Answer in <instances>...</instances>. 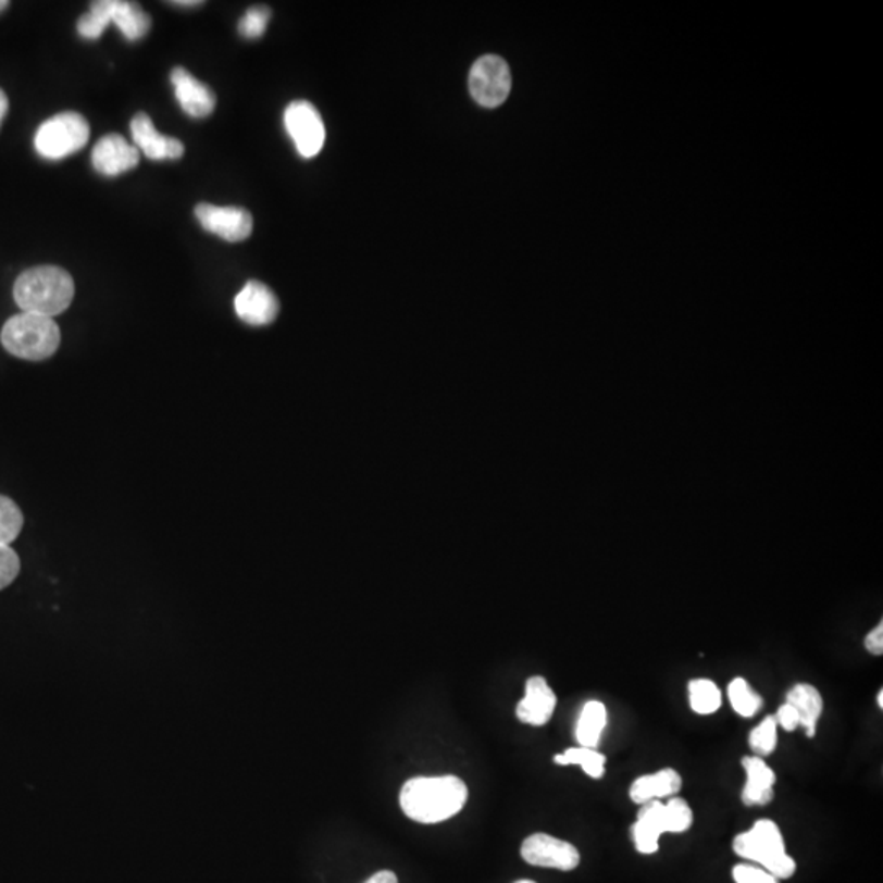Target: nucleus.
Listing matches in <instances>:
<instances>
[{
	"instance_id": "28",
	"label": "nucleus",
	"mask_w": 883,
	"mask_h": 883,
	"mask_svg": "<svg viewBox=\"0 0 883 883\" xmlns=\"http://www.w3.org/2000/svg\"><path fill=\"white\" fill-rule=\"evenodd\" d=\"M668 833H684L693 826L694 814L683 798L671 797L667 805Z\"/></svg>"
},
{
	"instance_id": "30",
	"label": "nucleus",
	"mask_w": 883,
	"mask_h": 883,
	"mask_svg": "<svg viewBox=\"0 0 883 883\" xmlns=\"http://www.w3.org/2000/svg\"><path fill=\"white\" fill-rule=\"evenodd\" d=\"M733 879L736 883H779L775 876L759 867L749 863H738L733 867Z\"/></svg>"
},
{
	"instance_id": "9",
	"label": "nucleus",
	"mask_w": 883,
	"mask_h": 883,
	"mask_svg": "<svg viewBox=\"0 0 883 883\" xmlns=\"http://www.w3.org/2000/svg\"><path fill=\"white\" fill-rule=\"evenodd\" d=\"M521 854L531 866L548 867L564 872L576 869L581 860L580 853L573 844L545 833L528 836L522 844Z\"/></svg>"
},
{
	"instance_id": "7",
	"label": "nucleus",
	"mask_w": 883,
	"mask_h": 883,
	"mask_svg": "<svg viewBox=\"0 0 883 883\" xmlns=\"http://www.w3.org/2000/svg\"><path fill=\"white\" fill-rule=\"evenodd\" d=\"M284 123L298 154L307 159L320 154L326 141V128L313 103L295 100L285 110Z\"/></svg>"
},
{
	"instance_id": "11",
	"label": "nucleus",
	"mask_w": 883,
	"mask_h": 883,
	"mask_svg": "<svg viewBox=\"0 0 883 883\" xmlns=\"http://www.w3.org/2000/svg\"><path fill=\"white\" fill-rule=\"evenodd\" d=\"M92 164L99 174L115 177L139 164V151L123 136L107 135L94 148Z\"/></svg>"
},
{
	"instance_id": "24",
	"label": "nucleus",
	"mask_w": 883,
	"mask_h": 883,
	"mask_svg": "<svg viewBox=\"0 0 883 883\" xmlns=\"http://www.w3.org/2000/svg\"><path fill=\"white\" fill-rule=\"evenodd\" d=\"M730 702L733 710L745 719H751L762 709V697L749 686L748 681L736 677L729 686Z\"/></svg>"
},
{
	"instance_id": "36",
	"label": "nucleus",
	"mask_w": 883,
	"mask_h": 883,
	"mask_svg": "<svg viewBox=\"0 0 883 883\" xmlns=\"http://www.w3.org/2000/svg\"><path fill=\"white\" fill-rule=\"evenodd\" d=\"M9 8L8 0H0V12L5 11Z\"/></svg>"
},
{
	"instance_id": "12",
	"label": "nucleus",
	"mask_w": 883,
	"mask_h": 883,
	"mask_svg": "<svg viewBox=\"0 0 883 883\" xmlns=\"http://www.w3.org/2000/svg\"><path fill=\"white\" fill-rule=\"evenodd\" d=\"M175 97L187 115L194 119H204L211 115L216 107V96L207 84L195 79L184 67H175L171 74Z\"/></svg>"
},
{
	"instance_id": "3",
	"label": "nucleus",
	"mask_w": 883,
	"mask_h": 883,
	"mask_svg": "<svg viewBox=\"0 0 883 883\" xmlns=\"http://www.w3.org/2000/svg\"><path fill=\"white\" fill-rule=\"evenodd\" d=\"M0 340L12 356L40 362L57 352L61 344V331L53 318L21 313L4 324Z\"/></svg>"
},
{
	"instance_id": "4",
	"label": "nucleus",
	"mask_w": 883,
	"mask_h": 883,
	"mask_svg": "<svg viewBox=\"0 0 883 883\" xmlns=\"http://www.w3.org/2000/svg\"><path fill=\"white\" fill-rule=\"evenodd\" d=\"M733 849L743 859L761 863L778 880L791 879L797 869L795 860L785 853L781 830L772 820L756 821L751 830L735 837Z\"/></svg>"
},
{
	"instance_id": "13",
	"label": "nucleus",
	"mask_w": 883,
	"mask_h": 883,
	"mask_svg": "<svg viewBox=\"0 0 883 883\" xmlns=\"http://www.w3.org/2000/svg\"><path fill=\"white\" fill-rule=\"evenodd\" d=\"M132 135L136 148L141 149L146 158L152 159V161H164V159L175 161L184 156L182 141L171 138V136H162L146 113H138L132 120Z\"/></svg>"
},
{
	"instance_id": "17",
	"label": "nucleus",
	"mask_w": 883,
	"mask_h": 883,
	"mask_svg": "<svg viewBox=\"0 0 883 883\" xmlns=\"http://www.w3.org/2000/svg\"><path fill=\"white\" fill-rule=\"evenodd\" d=\"M683 788V778L674 769H661L656 774L642 775L633 782L630 787V798L635 804L643 805L646 801L658 800V798L674 797Z\"/></svg>"
},
{
	"instance_id": "38",
	"label": "nucleus",
	"mask_w": 883,
	"mask_h": 883,
	"mask_svg": "<svg viewBox=\"0 0 883 883\" xmlns=\"http://www.w3.org/2000/svg\"><path fill=\"white\" fill-rule=\"evenodd\" d=\"M515 883H535V882H532V880H519V882Z\"/></svg>"
},
{
	"instance_id": "21",
	"label": "nucleus",
	"mask_w": 883,
	"mask_h": 883,
	"mask_svg": "<svg viewBox=\"0 0 883 883\" xmlns=\"http://www.w3.org/2000/svg\"><path fill=\"white\" fill-rule=\"evenodd\" d=\"M691 709L699 716H712L722 707V693L710 680H693L689 683Z\"/></svg>"
},
{
	"instance_id": "18",
	"label": "nucleus",
	"mask_w": 883,
	"mask_h": 883,
	"mask_svg": "<svg viewBox=\"0 0 883 883\" xmlns=\"http://www.w3.org/2000/svg\"><path fill=\"white\" fill-rule=\"evenodd\" d=\"M787 704L798 713L800 726L807 730L808 738L817 735L818 720L823 712V699L811 684H797L787 693Z\"/></svg>"
},
{
	"instance_id": "25",
	"label": "nucleus",
	"mask_w": 883,
	"mask_h": 883,
	"mask_svg": "<svg viewBox=\"0 0 883 883\" xmlns=\"http://www.w3.org/2000/svg\"><path fill=\"white\" fill-rule=\"evenodd\" d=\"M24 514L8 496L0 495V545H9L21 535Z\"/></svg>"
},
{
	"instance_id": "29",
	"label": "nucleus",
	"mask_w": 883,
	"mask_h": 883,
	"mask_svg": "<svg viewBox=\"0 0 883 883\" xmlns=\"http://www.w3.org/2000/svg\"><path fill=\"white\" fill-rule=\"evenodd\" d=\"M21 573V558L14 548L0 545V590L11 586Z\"/></svg>"
},
{
	"instance_id": "8",
	"label": "nucleus",
	"mask_w": 883,
	"mask_h": 883,
	"mask_svg": "<svg viewBox=\"0 0 883 883\" xmlns=\"http://www.w3.org/2000/svg\"><path fill=\"white\" fill-rule=\"evenodd\" d=\"M195 216L203 229L228 242L245 241L254 228L251 213L245 208L198 203Z\"/></svg>"
},
{
	"instance_id": "23",
	"label": "nucleus",
	"mask_w": 883,
	"mask_h": 883,
	"mask_svg": "<svg viewBox=\"0 0 883 883\" xmlns=\"http://www.w3.org/2000/svg\"><path fill=\"white\" fill-rule=\"evenodd\" d=\"M112 24V0H99L90 4L89 14L83 15L77 22V32L86 40H97Z\"/></svg>"
},
{
	"instance_id": "37",
	"label": "nucleus",
	"mask_w": 883,
	"mask_h": 883,
	"mask_svg": "<svg viewBox=\"0 0 883 883\" xmlns=\"http://www.w3.org/2000/svg\"><path fill=\"white\" fill-rule=\"evenodd\" d=\"M882 699H883V691H880V693H879V707H880V709H882V707H883V700Z\"/></svg>"
},
{
	"instance_id": "34",
	"label": "nucleus",
	"mask_w": 883,
	"mask_h": 883,
	"mask_svg": "<svg viewBox=\"0 0 883 883\" xmlns=\"http://www.w3.org/2000/svg\"><path fill=\"white\" fill-rule=\"evenodd\" d=\"M9 112V99L4 90L0 89V125L4 122L5 115Z\"/></svg>"
},
{
	"instance_id": "19",
	"label": "nucleus",
	"mask_w": 883,
	"mask_h": 883,
	"mask_svg": "<svg viewBox=\"0 0 883 883\" xmlns=\"http://www.w3.org/2000/svg\"><path fill=\"white\" fill-rule=\"evenodd\" d=\"M112 22L128 41L141 40L151 28V17L138 4L123 0H112Z\"/></svg>"
},
{
	"instance_id": "32",
	"label": "nucleus",
	"mask_w": 883,
	"mask_h": 883,
	"mask_svg": "<svg viewBox=\"0 0 883 883\" xmlns=\"http://www.w3.org/2000/svg\"><path fill=\"white\" fill-rule=\"evenodd\" d=\"M867 651L880 656L883 652V625L882 622L866 636Z\"/></svg>"
},
{
	"instance_id": "5",
	"label": "nucleus",
	"mask_w": 883,
	"mask_h": 883,
	"mask_svg": "<svg viewBox=\"0 0 883 883\" xmlns=\"http://www.w3.org/2000/svg\"><path fill=\"white\" fill-rule=\"evenodd\" d=\"M89 136V123L80 113L64 112L51 116L38 128L35 149L41 158L58 161L80 151Z\"/></svg>"
},
{
	"instance_id": "31",
	"label": "nucleus",
	"mask_w": 883,
	"mask_h": 883,
	"mask_svg": "<svg viewBox=\"0 0 883 883\" xmlns=\"http://www.w3.org/2000/svg\"><path fill=\"white\" fill-rule=\"evenodd\" d=\"M775 722L778 725H781L785 732H794L800 726V720H798V713L795 712L794 707L788 706L787 702L784 706L779 707L778 716H775Z\"/></svg>"
},
{
	"instance_id": "35",
	"label": "nucleus",
	"mask_w": 883,
	"mask_h": 883,
	"mask_svg": "<svg viewBox=\"0 0 883 883\" xmlns=\"http://www.w3.org/2000/svg\"><path fill=\"white\" fill-rule=\"evenodd\" d=\"M171 4L177 5V8H195V5H201V2L200 0H175Z\"/></svg>"
},
{
	"instance_id": "14",
	"label": "nucleus",
	"mask_w": 883,
	"mask_h": 883,
	"mask_svg": "<svg viewBox=\"0 0 883 883\" xmlns=\"http://www.w3.org/2000/svg\"><path fill=\"white\" fill-rule=\"evenodd\" d=\"M557 707L555 696L547 681L540 676L531 677L525 686V697L518 704V719L527 725L544 726L550 722Z\"/></svg>"
},
{
	"instance_id": "20",
	"label": "nucleus",
	"mask_w": 883,
	"mask_h": 883,
	"mask_svg": "<svg viewBox=\"0 0 883 883\" xmlns=\"http://www.w3.org/2000/svg\"><path fill=\"white\" fill-rule=\"evenodd\" d=\"M607 723V710L602 702L590 700L583 707L580 722L576 726V738L583 748H596L599 745L600 735Z\"/></svg>"
},
{
	"instance_id": "33",
	"label": "nucleus",
	"mask_w": 883,
	"mask_h": 883,
	"mask_svg": "<svg viewBox=\"0 0 883 883\" xmlns=\"http://www.w3.org/2000/svg\"><path fill=\"white\" fill-rule=\"evenodd\" d=\"M365 883H398V876L389 870H382L376 872L375 875L370 876Z\"/></svg>"
},
{
	"instance_id": "1",
	"label": "nucleus",
	"mask_w": 883,
	"mask_h": 883,
	"mask_svg": "<svg viewBox=\"0 0 883 883\" xmlns=\"http://www.w3.org/2000/svg\"><path fill=\"white\" fill-rule=\"evenodd\" d=\"M469 798V788L456 775L415 778L406 782L399 804L406 817L418 823L434 824L460 813Z\"/></svg>"
},
{
	"instance_id": "16",
	"label": "nucleus",
	"mask_w": 883,
	"mask_h": 883,
	"mask_svg": "<svg viewBox=\"0 0 883 883\" xmlns=\"http://www.w3.org/2000/svg\"><path fill=\"white\" fill-rule=\"evenodd\" d=\"M742 764L748 775L742 794L743 804L764 807L774 798L775 772L759 756L743 758Z\"/></svg>"
},
{
	"instance_id": "6",
	"label": "nucleus",
	"mask_w": 883,
	"mask_h": 883,
	"mask_svg": "<svg viewBox=\"0 0 883 883\" xmlns=\"http://www.w3.org/2000/svg\"><path fill=\"white\" fill-rule=\"evenodd\" d=\"M469 86L473 99L480 105L496 109L502 105L511 94V70L502 58L495 54L480 58L470 71Z\"/></svg>"
},
{
	"instance_id": "22",
	"label": "nucleus",
	"mask_w": 883,
	"mask_h": 883,
	"mask_svg": "<svg viewBox=\"0 0 883 883\" xmlns=\"http://www.w3.org/2000/svg\"><path fill=\"white\" fill-rule=\"evenodd\" d=\"M555 762L560 766L577 764L583 768L589 778L600 779L606 774V756L593 748H570L563 755L555 756Z\"/></svg>"
},
{
	"instance_id": "15",
	"label": "nucleus",
	"mask_w": 883,
	"mask_h": 883,
	"mask_svg": "<svg viewBox=\"0 0 883 883\" xmlns=\"http://www.w3.org/2000/svg\"><path fill=\"white\" fill-rule=\"evenodd\" d=\"M632 831L636 850L642 854H655L658 850L659 837L662 833H668L667 805L659 800L643 804Z\"/></svg>"
},
{
	"instance_id": "27",
	"label": "nucleus",
	"mask_w": 883,
	"mask_h": 883,
	"mask_svg": "<svg viewBox=\"0 0 883 883\" xmlns=\"http://www.w3.org/2000/svg\"><path fill=\"white\" fill-rule=\"evenodd\" d=\"M271 9L265 5H256L246 12L245 17L239 22V34L248 40H256L261 38L268 30L269 21H271Z\"/></svg>"
},
{
	"instance_id": "10",
	"label": "nucleus",
	"mask_w": 883,
	"mask_h": 883,
	"mask_svg": "<svg viewBox=\"0 0 883 883\" xmlns=\"http://www.w3.org/2000/svg\"><path fill=\"white\" fill-rule=\"evenodd\" d=\"M235 310L239 320L245 321L246 324L268 326V324L274 323L281 304L268 285L251 281L236 297Z\"/></svg>"
},
{
	"instance_id": "26",
	"label": "nucleus",
	"mask_w": 883,
	"mask_h": 883,
	"mask_svg": "<svg viewBox=\"0 0 883 883\" xmlns=\"http://www.w3.org/2000/svg\"><path fill=\"white\" fill-rule=\"evenodd\" d=\"M778 726L775 717H766L749 735V746L759 758L772 755L778 748Z\"/></svg>"
},
{
	"instance_id": "2",
	"label": "nucleus",
	"mask_w": 883,
	"mask_h": 883,
	"mask_svg": "<svg viewBox=\"0 0 883 883\" xmlns=\"http://www.w3.org/2000/svg\"><path fill=\"white\" fill-rule=\"evenodd\" d=\"M74 291L73 277L54 265L28 269L14 285L15 303L24 313L48 318L64 313L73 303Z\"/></svg>"
}]
</instances>
